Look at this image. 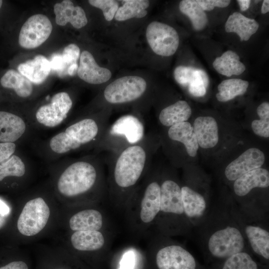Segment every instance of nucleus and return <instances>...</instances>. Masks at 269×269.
<instances>
[{
  "label": "nucleus",
  "mask_w": 269,
  "mask_h": 269,
  "mask_svg": "<svg viewBox=\"0 0 269 269\" xmlns=\"http://www.w3.org/2000/svg\"><path fill=\"white\" fill-rule=\"evenodd\" d=\"M0 269H28V268L24 262L14 261L0 267Z\"/></svg>",
  "instance_id": "obj_42"
},
{
  "label": "nucleus",
  "mask_w": 269,
  "mask_h": 269,
  "mask_svg": "<svg viewBox=\"0 0 269 269\" xmlns=\"http://www.w3.org/2000/svg\"><path fill=\"white\" fill-rule=\"evenodd\" d=\"M50 61L44 56L37 55L32 59L19 64L17 71L35 84L42 83L51 71Z\"/></svg>",
  "instance_id": "obj_24"
},
{
  "label": "nucleus",
  "mask_w": 269,
  "mask_h": 269,
  "mask_svg": "<svg viewBox=\"0 0 269 269\" xmlns=\"http://www.w3.org/2000/svg\"><path fill=\"white\" fill-rule=\"evenodd\" d=\"M198 4L205 11H210L215 7L224 8L230 3V0H196Z\"/></svg>",
  "instance_id": "obj_39"
},
{
  "label": "nucleus",
  "mask_w": 269,
  "mask_h": 269,
  "mask_svg": "<svg viewBox=\"0 0 269 269\" xmlns=\"http://www.w3.org/2000/svg\"><path fill=\"white\" fill-rule=\"evenodd\" d=\"M213 66L219 74L227 77L239 75L246 70L245 65L240 61L239 56L232 50H227L217 57Z\"/></svg>",
  "instance_id": "obj_29"
},
{
  "label": "nucleus",
  "mask_w": 269,
  "mask_h": 269,
  "mask_svg": "<svg viewBox=\"0 0 269 269\" xmlns=\"http://www.w3.org/2000/svg\"><path fill=\"white\" fill-rule=\"evenodd\" d=\"M27 161L22 155L14 153L0 163V182L8 177L21 178L26 172Z\"/></svg>",
  "instance_id": "obj_33"
},
{
  "label": "nucleus",
  "mask_w": 269,
  "mask_h": 269,
  "mask_svg": "<svg viewBox=\"0 0 269 269\" xmlns=\"http://www.w3.org/2000/svg\"><path fill=\"white\" fill-rule=\"evenodd\" d=\"M109 125L107 116L85 117L72 122L47 141V153L54 158L94 149Z\"/></svg>",
  "instance_id": "obj_4"
},
{
  "label": "nucleus",
  "mask_w": 269,
  "mask_h": 269,
  "mask_svg": "<svg viewBox=\"0 0 269 269\" xmlns=\"http://www.w3.org/2000/svg\"><path fill=\"white\" fill-rule=\"evenodd\" d=\"M193 128L199 146L208 149L215 147L218 143V126L213 117H197L194 122Z\"/></svg>",
  "instance_id": "obj_19"
},
{
  "label": "nucleus",
  "mask_w": 269,
  "mask_h": 269,
  "mask_svg": "<svg viewBox=\"0 0 269 269\" xmlns=\"http://www.w3.org/2000/svg\"><path fill=\"white\" fill-rule=\"evenodd\" d=\"M206 269H269V266L260 263L250 252L245 251L211 264Z\"/></svg>",
  "instance_id": "obj_25"
},
{
  "label": "nucleus",
  "mask_w": 269,
  "mask_h": 269,
  "mask_svg": "<svg viewBox=\"0 0 269 269\" xmlns=\"http://www.w3.org/2000/svg\"><path fill=\"white\" fill-rule=\"evenodd\" d=\"M269 11V0H264L263 1L262 8L261 12L263 14L266 13Z\"/></svg>",
  "instance_id": "obj_44"
},
{
  "label": "nucleus",
  "mask_w": 269,
  "mask_h": 269,
  "mask_svg": "<svg viewBox=\"0 0 269 269\" xmlns=\"http://www.w3.org/2000/svg\"><path fill=\"white\" fill-rule=\"evenodd\" d=\"M152 248L156 269H206L183 244L156 232Z\"/></svg>",
  "instance_id": "obj_9"
},
{
  "label": "nucleus",
  "mask_w": 269,
  "mask_h": 269,
  "mask_svg": "<svg viewBox=\"0 0 269 269\" xmlns=\"http://www.w3.org/2000/svg\"><path fill=\"white\" fill-rule=\"evenodd\" d=\"M231 212L252 254L260 263L269 266V218H256L246 214L238 207L232 197Z\"/></svg>",
  "instance_id": "obj_8"
},
{
  "label": "nucleus",
  "mask_w": 269,
  "mask_h": 269,
  "mask_svg": "<svg viewBox=\"0 0 269 269\" xmlns=\"http://www.w3.org/2000/svg\"><path fill=\"white\" fill-rule=\"evenodd\" d=\"M46 104L36 110L31 123L40 128L51 129L57 127L66 119L72 107V100L67 92H61L50 97L48 96Z\"/></svg>",
  "instance_id": "obj_10"
},
{
  "label": "nucleus",
  "mask_w": 269,
  "mask_h": 269,
  "mask_svg": "<svg viewBox=\"0 0 269 269\" xmlns=\"http://www.w3.org/2000/svg\"><path fill=\"white\" fill-rule=\"evenodd\" d=\"M154 226L164 236H192V228L184 213L181 185L173 177L161 175L160 206Z\"/></svg>",
  "instance_id": "obj_5"
},
{
  "label": "nucleus",
  "mask_w": 269,
  "mask_h": 269,
  "mask_svg": "<svg viewBox=\"0 0 269 269\" xmlns=\"http://www.w3.org/2000/svg\"><path fill=\"white\" fill-rule=\"evenodd\" d=\"M77 73L80 79L94 85L104 83L112 76L110 70L99 66L92 54L86 50L80 55Z\"/></svg>",
  "instance_id": "obj_18"
},
{
  "label": "nucleus",
  "mask_w": 269,
  "mask_h": 269,
  "mask_svg": "<svg viewBox=\"0 0 269 269\" xmlns=\"http://www.w3.org/2000/svg\"><path fill=\"white\" fill-rule=\"evenodd\" d=\"M145 135L143 122L134 115H125L108 125L94 150L95 154L115 153L139 142Z\"/></svg>",
  "instance_id": "obj_7"
},
{
  "label": "nucleus",
  "mask_w": 269,
  "mask_h": 269,
  "mask_svg": "<svg viewBox=\"0 0 269 269\" xmlns=\"http://www.w3.org/2000/svg\"><path fill=\"white\" fill-rule=\"evenodd\" d=\"M232 183L234 195L231 197L236 202L245 196L253 188H268L269 172L262 167L257 168L244 174Z\"/></svg>",
  "instance_id": "obj_17"
},
{
  "label": "nucleus",
  "mask_w": 269,
  "mask_h": 269,
  "mask_svg": "<svg viewBox=\"0 0 269 269\" xmlns=\"http://www.w3.org/2000/svg\"><path fill=\"white\" fill-rule=\"evenodd\" d=\"M9 209L6 205L0 200V213L5 215L8 212Z\"/></svg>",
  "instance_id": "obj_45"
},
{
  "label": "nucleus",
  "mask_w": 269,
  "mask_h": 269,
  "mask_svg": "<svg viewBox=\"0 0 269 269\" xmlns=\"http://www.w3.org/2000/svg\"><path fill=\"white\" fill-rule=\"evenodd\" d=\"M180 11L187 15L196 31L203 30L208 23V18L196 0H182L179 4Z\"/></svg>",
  "instance_id": "obj_31"
},
{
  "label": "nucleus",
  "mask_w": 269,
  "mask_h": 269,
  "mask_svg": "<svg viewBox=\"0 0 269 269\" xmlns=\"http://www.w3.org/2000/svg\"><path fill=\"white\" fill-rule=\"evenodd\" d=\"M147 84L142 77L128 76L118 78L108 85L103 92L106 101L113 105L134 102L146 90Z\"/></svg>",
  "instance_id": "obj_11"
},
{
  "label": "nucleus",
  "mask_w": 269,
  "mask_h": 269,
  "mask_svg": "<svg viewBox=\"0 0 269 269\" xmlns=\"http://www.w3.org/2000/svg\"></svg>",
  "instance_id": "obj_46"
},
{
  "label": "nucleus",
  "mask_w": 269,
  "mask_h": 269,
  "mask_svg": "<svg viewBox=\"0 0 269 269\" xmlns=\"http://www.w3.org/2000/svg\"><path fill=\"white\" fill-rule=\"evenodd\" d=\"M199 70L192 67L179 66L176 67L174 71V77L179 84L186 85L195 78Z\"/></svg>",
  "instance_id": "obj_37"
},
{
  "label": "nucleus",
  "mask_w": 269,
  "mask_h": 269,
  "mask_svg": "<svg viewBox=\"0 0 269 269\" xmlns=\"http://www.w3.org/2000/svg\"><path fill=\"white\" fill-rule=\"evenodd\" d=\"M56 23L64 26L69 22L75 28L79 29L88 22L84 9L79 6H75L72 1L64 0L54 5Z\"/></svg>",
  "instance_id": "obj_20"
},
{
  "label": "nucleus",
  "mask_w": 269,
  "mask_h": 269,
  "mask_svg": "<svg viewBox=\"0 0 269 269\" xmlns=\"http://www.w3.org/2000/svg\"><path fill=\"white\" fill-rule=\"evenodd\" d=\"M265 160V155L262 151L256 147L250 148L226 166L224 171V178L228 182L232 183L244 174L261 168Z\"/></svg>",
  "instance_id": "obj_15"
},
{
  "label": "nucleus",
  "mask_w": 269,
  "mask_h": 269,
  "mask_svg": "<svg viewBox=\"0 0 269 269\" xmlns=\"http://www.w3.org/2000/svg\"><path fill=\"white\" fill-rule=\"evenodd\" d=\"M124 4L119 7L115 15L118 21H124L132 18H142L147 14L146 9L149 5L146 0H124Z\"/></svg>",
  "instance_id": "obj_32"
},
{
  "label": "nucleus",
  "mask_w": 269,
  "mask_h": 269,
  "mask_svg": "<svg viewBox=\"0 0 269 269\" xmlns=\"http://www.w3.org/2000/svg\"><path fill=\"white\" fill-rule=\"evenodd\" d=\"M257 113L259 120H254L251 128L256 135L268 138L269 137V103H261L257 108Z\"/></svg>",
  "instance_id": "obj_34"
},
{
  "label": "nucleus",
  "mask_w": 269,
  "mask_h": 269,
  "mask_svg": "<svg viewBox=\"0 0 269 269\" xmlns=\"http://www.w3.org/2000/svg\"><path fill=\"white\" fill-rule=\"evenodd\" d=\"M208 82L207 73L204 70L200 69L197 75L189 83V93L195 97L204 96L206 93Z\"/></svg>",
  "instance_id": "obj_35"
},
{
  "label": "nucleus",
  "mask_w": 269,
  "mask_h": 269,
  "mask_svg": "<svg viewBox=\"0 0 269 269\" xmlns=\"http://www.w3.org/2000/svg\"><path fill=\"white\" fill-rule=\"evenodd\" d=\"M103 214L99 210L87 209L80 211L70 218L69 225L73 231H101L107 225Z\"/></svg>",
  "instance_id": "obj_21"
},
{
  "label": "nucleus",
  "mask_w": 269,
  "mask_h": 269,
  "mask_svg": "<svg viewBox=\"0 0 269 269\" xmlns=\"http://www.w3.org/2000/svg\"><path fill=\"white\" fill-rule=\"evenodd\" d=\"M146 37L153 51L162 56L173 55L179 44L176 30L172 26L158 21H152L148 24Z\"/></svg>",
  "instance_id": "obj_13"
},
{
  "label": "nucleus",
  "mask_w": 269,
  "mask_h": 269,
  "mask_svg": "<svg viewBox=\"0 0 269 269\" xmlns=\"http://www.w3.org/2000/svg\"><path fill=\"white\" fill-rule=\"evenodd\" d=\"M56 188L63 197L78 199L89 196L102 197L107 192L104 162L97 154L63 161Z\"/></svg>",
  "instance_id": "obj_3"
},
{
  "label": "nucleus",
  "mask_w": 269,
  "mask_h": 269,
  "mask_svg": "<svg viewBox=\"0 0 269 269\" xmlns=\"http://www.w3.org/2000/svg\"><path fill=\"white\" fill-rule=\"evenodd\" d=\"M249 87V82L241 79L223 80L218 86L216 97L218 101L226 102L236 97L244 95Z\"/></svg>",
  "instance_id": "obj_30"
},
{
  "label": "nucleus",
  "mask_w": 269,
  "mask_h": 269,
  "mask_svg": "<svg viewBox=\"0 0 269 269\" xmlns=\"http://www.w3.org/2000/svg\"><path fill=\"white\" fill-rule=\"evenodd\" d=\"M161 175L150 169L130 200L127 208L137 228L146 229L154 225L160 210Z\"/></svg>",
  "instance_id": "obj_6"
},
{
  "label": "nucleus",
  "mask_w": 269,
  "mask_h": 269,
  "mask_svg": "<svg viewBox=\"0 0 269 269\" xmlns=\"http://www.w3.org/2000/svg\"><path fill=\"white\" fill-rule=\"evenodd\" d=\"M0 85L5 89L12 90L19 97L26 98L33 91L32 83L14 69L7 70L0 78Z\"/></svg>",
  "instance_id": "obj_27"
},
{
  "label": "nucleus",
  "mask_w": 269,
  "mask_h": 269,
  "mask_svg": "<svg viewBox=\"0 0 269 269\" xmlns=\"http://www.w3.org/2000/svg\"><path fill=\"white\" fill-rule=\"evenodd\" d=\"M88 2L93 6L101 9L107 21L114 18L119 8L118 2L114 0H90Z\"/></svg>",
  "instance_id": "obj_36"
},
{
  "label": "nucleus",
  "mask_w": 269,
  "mask_h": 269,
  "mask_svg": "<svg viewBox=\"0 0 269 269\" xmlns=\"http://www.w3.org/2000/svg\"><path fill=\"white\" fill-rule=\"evenodd\" d=\"M80 54V48L75 44H70L64 48L61 55L66 73L70 66L77 64Z\"/></svg>",
  "instance_id": "obj_38"
},
{
  "label": "nucleus",
  "mask_w": 269,
  "mask_h": 269,
  "mask_svg": "<svg viewBox=\"0 0 269 269\" xmlns=\"http://www.w3.org/2000/svg\"><path fill=\"white\" fill-rule=\"evenodd\" d=\"M51 69L58 71L63 73L65 72V67L62 61L61 54L53 55L50 61Z\"/></svg>",
  "instance_id": "obj_41"
},
{
  "label": "nucleus",
  "mask_w": 269,
  "mask_h": 269,
  "mask_svg": "<svg viewBox=\"0 0 269 269\" xmlns=\"http://www.w3.org/2000/svg\"><path fill=\"white\" fill-rule=\"evenodd\" d=\"M231 202V196L223 197L212 204L204 218L193 229L192 236L209 265L242 251L250 252L232 215Z\"/></svg>",
  "instance_id": "obj_1"
},
{
  "label": "nucleus",
  "mask_w": 269,
  "mask_h": 269,
  "mask_svg": "<svg viewBox=\"0 0 269 269\" xmlns=\"http://www.w3.org/2000/svg\"><path fill=\"white\" fill-rule=\"evenodd\" d=\"M167 136L171 141L182 143L189 156L196 155L199 145L193 126L190 123L182 122L168 128Z\"/></svg>",
  "instance_id": "obj_23"
},
{
  "label": "nucleus",
  "mask_w": 269,
  "mask_h": 269,
  "mask_svg": "<svg viewBox=\"0 0 269 269\" xmlns=\"http://www.w3.org/2000/svg\"><path fill=\"white\" fill-rule=\"evenodd\" d=\"M49 208L42 197H38L27 201L17 222L19 232L23 236H33L45 227L50 216Z\"/></svg>",
  "instance_id": "obj_12"
},
{
  "label": "nucleus",
  "mask_w": 269,
  "mask_h": 269,
  "mask_svg": "<svg viewBox=\"0 0 269 269\" xmlns=\"http://www.w3.org/2000/svg\"><path fill=\"white\" fill-rule=\"evenodd\" d=\"M191 114V108L188 103L179 100L163 108L158 118L162 126L169 128L176 124L187 122Z\"/></svg>",
  "instance_id": "obj_28"
},
{
  "label": "nucleus",
  "mask_w": 269,
  "mask_h": 269,
  "mask_svg": "<svg viewBox=\"0 0 269 269\" xmlns=\"http://www.w3.org/2000/svg\"><path fill=\"white\" fill-rule=\"evenodd\" d=\"M52 30V23L46 15H33L22 26L18 36V43L24 48H35L48 39Z\"/></svg>",
  "instance_id": "obj_14"
},
{
  "label": "nucleus",
  "mask_w": 269,
  "mask_h": 269,
  "mask_svg": "<svg viewBox=\"0 0 269 269\" xmlns=\"http://www.w3.org/2000/svg\"><path fill=\"white\" fill-rule=\"evenodd\" d=\"M155 138L146 134L139 142L115 153H108L107 192L117 207L127 208L136 190L149 170L155 150Z\"/></svg>",
  "instance_id": "obj_2"
},
{
  "label": "nucleus",
  "mask_w": 269,
  "mask_h": 269,
  "mask_svg": "<svg viewBox=\"0 0 269 269\" xmlns=\"http://www.w3.org/2000/svg\"><path fill=\"white\" fill-rule=\"evenodd\" d=\"M16 145L13 142H0V163L7 160L16 151Z\"/></svg>",
  "instance_id": "obj_40"
},
{
  "label": "nucleus",
  "mask_w": 269,
  "mask_h": 269,
  "mask_svg": "<svg viewBox=\"0 0 269 269\" xmlns=\"http://www.w3.org/2000/svg\"><path fill=\"white\" fill-rule=\"evenodd\" d=\"M29 123L17 114L0 111V142H13L25 137Z\"/></svg>",
  "instance_id": "obj_16"
},
{
  "label": "nucleus",
  "mask_w": 269,
  "mask_h": 269,
  "mask_svg": "<svg viewBox=\"0 0 269 269\" xmlns=\"http://www.w3.org/2000/svg\"><path fill=\"white\" fill-rule=\"evenodd\" d=\"M259 27V23L254 19L246 17L239 12L231 14L226 22L227 32H234L240 37L241 41H248Z\"/></svg>",
  "instance_id": "obj_26"
},
{
  "label": "nucleus",
  "mask_w": 269,
  "mask_h": 269,
  "mask_svg": "<svg viewBox=\"0 0 269 269\" xmlns=\"http://www.w3.org/2000/svg\"><path fill=\"white\" fill-rule=\"evenodd\" d=\"M237 1L241 11H246L247 10L251 3V0H238Z\"/></svg>",
  "instance_id": "obj_43"
},
{
  "label": "nucleus",
  "mask_w": 269,
  "mask_h": 269,
  "mask_svg": "<svg viewBox=\"0 0 269 269\" xmlns=\"http://www.w3.org/2000/svg\"><path fill=\"white\" fill-rule=\"evenodd\" d=\"M108 236L101 231H75L70 242L76 250L83 252L99 251L107 247Z\"/></svg>",
  "instance_id": "obj_22"
}]
</instances>
